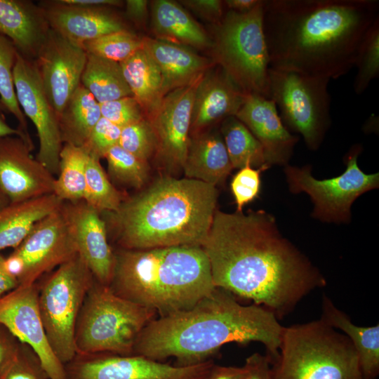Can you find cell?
<instances>
[{"instance_id": "cell-1", "label": "cell", "mask_w": 379, "mask_h": 379, "mask_svg": "<svg viewBox=\"0 0 379 379\" xmlns=\"http://www.w3.org/2000/svg\"><path fill=\"white\" fill-rule=\"evenodd\" d=\"M201 248L215 287L272 311L278 319L326 285L319 270L262 210L247 214L216 210Z\"/></svg>"}, {"instance_id": "cell-2", "label": "cell", "mask_w": 379, "mask_h": 379, "mask_svg": "<svg viewBox=\"0 0 379 379\" xmlns=\"http://www.w3.org/2000/svg\"><path fill=\"white\" fill-rule=\"evenodd\" d=\"M379 18L378 0H267L262 27L270 67L336 79L354 67Z\"/></svg>"}, {"instance_id": "cell-3", "label": "cell", "mask_w": 379, "mask_h": 379, "mask_svg": "<svg viewBox=\"0 0 379 379\" xmlns=\"http://www.w3.org/2000/svg\"><path fill=\"white\" fill-rule=\"evenodd\" d=\"M284 326L270 310L244 305L229 291L215 287L191 308L157 317L140 334L133 354L177 366L208 360L224 345L258 342L266 347L270 363L279 356Z\"/></svg>"}, {"instance_id": "cell-4", "label": "cell", "mask_w": 379, "mask_h": 379, "mask_svg": "<svg viewBox=\"0 0 379 379\" xmlns=\"http://www.w3.org/2000/svg\"><path fill=\"white\" fill-rule=\"evenodd\" d=\"M217 187L187 178L160 177L117 211L105 212L119 248L197 246L206 238L216 209Z\"/></svg>"}, {"instance_id": "cell-5", "label": "cell", "mask_w": 379, "mask_h": 379, "mask_svg": "<svg viewBox=\"0 0 379 379\" xmlns=\"http://www.w3.org/2000/svg\"><path fill=\"white\" fill-rule=\"evenodd\" d=\"M114 255L109 288L158 317L188 310L215 288L201 246L119 248Z\"/></svg>"}, {"instance_id": "cell-6", "label": "cell", "mask_w": 379, "mask_h": 379, "mask_svg": "<svg viewBox=\"0 0 379 379\" xmlns=\"http://www.w3.org/2000/svg\"><path fill=\"white\" fill-rule=\"evenodd\" d=\"M271 379H362L348 338L322 319L284 328Z\"/></svg>"}, {"instance_id": "cell-7", "label": "cell", "mask_w": 379, "mask_h": 379, "mask_svg": "<svg viewBox=\"0 0 379 379\" xmlns=\"http://www.w3.org/2000/svg\"><path fill=\"white\" fill-rule=\"evenodd\" d=\"M157 317L154 310L117 295L95 280L76 323L77 354L132 355L140 334Z\"/></svg>"}, {"instance_id": "cell-8", "label": "cell", "mask_w": 379, "mask_h": 379, "mask_svg": "<svg viewBox=\"0 0 379 379\" xmlns=\"http://www.w3.org/2000/svg\"><path fill=\"white\" fill-rule=\"evenodd\" d=\"M263 0L247 13L228 10L215 28L213 59L245 93L269 98L270 62L262 27Z\"/></svg>"}, {"instance_id": "cell-9", "label": "cell", "mask_w": 379, "mask_h": 379, "mask_svg": "<svg viewBox=\"0 0 379 379\" xmlns=\"http://www.w3.org/2000/svg\"><path fill=\"white\" fill-rule=\"evenodd\" d=\"M95 280L77 253L44 275L39 284H36L39 309L45 332L52 350L63 365L77 355L76 323Z\"/></svg>"}, {"instance_id": "cell-10", "label": "cell", "mask_w": 379, "mask_h": 379, "mask_svg": "<svg viewBox=\"0 0 379 379\" xmlns=\"http://www.w3.org/2000/svg\"><path fill=\"white\" fill-rule=\"evenodd\" d=\"M330 80L270 67L269 98L284 124L300 134L307 147L320 146L331 124Z\"/></svg>"}, {"instance_id": "cell-11", "label": "cell", "mask_w": 379, "mask_h": 379, "mask_svg": "<svg viewBox=\"0 0 379 379\" xmlns=\"http://www.w3.org/2000/svg\"><path fill=\"white\" fill-rule=\"evenodd\" d=\"M361 149L360 145H353L346 155L345 171L329 179L314 178L310 166H285L290 191L310 196L314 204V218L327 222H349L354 201L362 194L378 187L379 173L366 174L357 164Z\"/></svg>"}, {"instance_id": "cell-12", "label": "cell", "mask_w": 379, "mask_h": 379, "mask_svg": "<svg viewBox=\"0 0 379 379\" xmlns=\"http://www.w3.org/2000/svg\"><path fill=\"white\" fill-rule=\"evenodd\" d=\"M77 253L62 206L34 225L22 243L5 258V263L19 285H31Z\"/></svg>"}, {"instance_id": "cell-13", "label": "cell", "mask_w": 379, "mask_h": 379, "mask_svg": "<svg viewBox=\"0 0 379 379\" xmlns=\"http://www.w3.org/2000/svg\"><path fill=\"white\" fill-rule=\"evenodd\" d=\"M212 359L191 366L171 365L132 354H77L65 365L66 379H205Z\"/></svg>"}, {"instance_id": "cell-14", "label": "cell", "mask_w": 379, "mask_h": 379, "mask_svg": "<svg viewBox=\"0 0 379 379\" xmlns=\"http://www.w3.org/2000/svg\"><path fill=\"white\" fill-rule=\"evenodd\" d=\"M13 74L18 104L36 130L39 147L36 158L57 175L63 146L58 114L44 93L33 61L18 53Z\"/></svg>"}, {"instance_id": "cell-15", "label": "cell", "mask_w": 379, "mask_h": 379, "mask_svg": "<svg viewBox=\"0 0 379 379\" xmlns=\"http://www.w3.org/2000/svg\"><path fill=\"white\" fill-rule=\"evenodd\" d=\"M0 324L34 351L50 379H66L65 366L52 350L41 321L36 283L19 285L0 298Z\"/></svg>"}, {"instance_id": "cell-16", "label": "cell", "mask_w": 379, "mask_h": 379, "mask_svg": "<svg viewBox=\"0 0 379 379\" xmlns=\"http://www.w3.org/2000/svg\"><path fill=\"white\" fill-rule=\"evenodd\" d=\"M87 54L82 46L51 29L33 61L44 93L58 117L81 85Z\"/></svg>"}, {"instance_id": "cell-17", "label": "cell", "mask_w": 379, "mask_h": 379, "mask_svg": "<svg viewBox=\"0 0 379 379\" xmlns=\"http://www.w3.org/2000/svg\"><path fill=\"white\" fill-rule=\"evenodd\" d=\"M201 78L168 93L159 108L147 118L157 138L155 155L169 169L183 168L190 138L194 95Z\"/></svg>"}, {"instance_id": "cell-18", "label": "cell", "mask_w": 379, "mask_h": 379, "mask_svg": "<svg viewBox=\"0 0 379 379\" xmlns=\"http://www.w3.org/2000/svg\"><path fill=\"white\" fill-rule=\"evenodd\" d=\"M22 138H0V189L10 202L53 194L55 176L32 154Z\"/></svg>"}, {"instance_id": "cell-19", "label": "cell", "mask_w": 379, "mask_h": 379, "mask_svg": "<svg viewBox=\"0 0 379 379\" xmlns=\"http://www.w3.org/2000/svg\"><path fill=\"white\" fill-rule=\"evenodd\" d=\"M62 209L78 254L95 281L109 286L113 275L115 255L108 241L106 223L101 214L84 200L64 201Z\"/></svg>"}, {"instance_id": "cell-20", "label": "cell", "mask_w": 379, "mask_h": 379, "mask_svg": "<svg viewBox=\"0 0 379 379\" xmlns=\"http://www.w3.org/2000/svg\"><path fill=\"white\" fill-rule=\"evenodd\" d=\"M235 117L261 144L269 167L287 165L298 137L288 131L272 100L256 93H246Z\"/></svg>"}, {"instance_id": "cell-21", "label": "cell", "mask_w": 379, "mask_h": 379, "mask_svg": "<svg viewBox=\"0 0 379 379\" xmlns=\"http://www.w3.org/2000/svg\"><path fill=\"white\" fill-rule=\"evenodd\" d=\"M39 4L45 11L50 28L81 46L86 41L127 29L120 17L109 7L70 6L58 0Z\"/></svg>"}, {"instance_id": "cell-22", "label": "cell", "mask_w": 379, "mask_h": 379, "mask_svg": "<svg viewBox=\"0 0 379 379\" xmlns=\"http://www.w3.org/2000/svg\"><path fill=\"white\" fill-rule=\"evenodd\" d=\"M246 94L220 67L206 72L194 92L191 127L201 130L229 117H235Z\"/></svg>"}, {"instance_id": "cell-23", "label": "cell", "mask_w": 379, "mask_h": 379, "mask_svg": "<svg viewBox=\"0 0 379 379\" xmlns=\"http://www.w3.org/2000/svg\"><path fill=\"white\" fill-rule=\"evenodd\" d=\"M50 30L44 8L29 0H0V34L34 61Z\"/></svg>"}, {"instance_id": "cell-24", "label": "cell", "mask_w": 379, "mask_h": 379, "mask_svg": "<svg viewBox=\"0 0 379 379\" xmlns=\"http://www.w3.org/2000/svg\"><path fill=\"white\" fill-rule=\"evenodd\" d=\"M142 48L158 67L166 94L201 78L212 62L184 46L142 37Z\"/></svg>"}, {"instance_id": "cell-25", "label": "cell", "mask_w": 379, "mask_h": 379, "mask_svg": "<svg viewBox=\"0 0 379 379\" xmlns=\"http://www.w3.org/2000/svg\"><path fill=\"white\" fill-rule=\"evenodd\" d=\"M233 169L222 135L208 132L190 138L182 168L185 178L217 186Z\"/></svg>"}, {"instance_id": "cell-26", "label": "cell", "mask_w": 379, "mask_h": 379, "mask_svg": "<svg viewBox=\"0 0 379 379\" xmlns=\"http://www.w3.org/2000/svg\"><path fill=\"white\" fill-rule=\"evenodd\" d=\"M63 202L53 193L0 208V252L18 246L38 222L60 209Z\"/></svg>"}, {"instance_id": "cell-27", "label": "cell", "mask_w": 379, "mask_h": 379, "mask_svg": "<svg viewBox=\"0 0 379 379\" xmlns=\"http://www.w3.org/2000/svg\"><path fill=\"white\" fill-rule=\"evenodd\" d=\"M322 319L340 330L353 345L359 359L362 379H375L379 373V325L359 326L339 310L327 295L322 298Z\"/></svg>"}, {"instance_id": "cell-28", "label": "cell", "mask_w": 379, "mask_h": 379, "mask_svg": "<svg viewBox=\"0 0 379 379\" xmlns=\"http://www.w3.org/2000/svg\"><path fill=\"white\" fill-rule=\"evenodd\" d=\"M152 26L158 39L198 48L211 47L212 41L194 18L178 3L154 1Z\"/></svg>"}, {"instance_id": "cell-29", "label": "cell", "mask_w": 379, "mask_h": 379, "mask_svg": "<svg viewBox=\"0 0 379 379\" xmlns=\"http://www.w3.org/2000/svg\"><path fill=\"white\" fill-rule=\"evenodd\" d=\"M120 65L133 97L149 118L167 95L158 67L142 48Z\"/></svg>"}, {"instance_id": "cell-30", "label": "cell", "mask_w": 379, "mask_h": 379, "mask_svg": "<svg viewBox=\"0 0 379 379\" xmlns=\"http://www.w3.org/2000/svg\"><path fill=\"white\" fill-rule=\"evenodd\" d=\"M101 117L100 103L81 84L58 117L63 144L83 147Z\"/></svg>"}, {"instance_id": "cell-31", "label": "cell", "mask_w": 379, "mask_h": 379, "mask_svg": "<svg viewBox=\"0 0 379 379\" xmlns=\"http://www.w3.org/2000/svg\"><path fill=\"white\" fill-rule=\"evenodd\" d=\"M87 54L81 84L100 104L133 96L124 79L120 63Z\"/></svg>"}, {"instance_id": "cell-32", "label": "cell", "mask_w": 379, "mask_h": 379, "mask_svg": "<svg viewBox=\"0 0 379 379\" xmlns=\"http://www.w3.org/2000/svg\"><path fill=\"white\" fill-rule=\"evenodd\" d=\"M221 133L233 168L268 166L261 144L236 117L223 120Z\"/></svg>"}, {"instance_id": "cell-33", "label": "cell", "mask_w": 379, "mask_h": 379, "mask_svg": "<svg viewBox=\"0 0 379 379\" xmlns=\"http://www.w3.org/2000/svg\"><path fill=\"white\" fill-rule=\"evenodd\" d=\"M88 154L84 147L63 144L53 194L62 201L83 200Z\"/></svg>"}, {"instance_id": "cell-34", "label": "cell", "mask_w": 379, "mask_h": 379, "mask_svg": "<svg viewBox=\"0 0 379 379\" xmlns=\"http://www.w3.org/2000/svg\"><path fill=\"white\" fill-rule=\"evenodd\" d=\"M124 195L111 183L100 159L88 154L83 200L100 213L118 210Z\"/></svg>"}, {"instance_id": "cell-35", "label": "cell", "mask_w": 379, "mask_h": 379, "mask_svg": "<svg viewBox=\"0 0 379 379\" xmlns=\"http://www.w3.org/2000/svg\"><path fill=\"white\" fill-rule=\"evenodd\" d=\"M18 53L11 41L0 34V100L8 113L16 119L18 128L27 137L32 138L27 128V118L17 100L13 82V72Z\"/></svg>"}, {"instance_id": "cell-36", "label": "cell", "mask_w": 379, "mask_h": 379, "mask_svg": "<svg viewBox=\"0 0 379 379\" xmlns=\"http://www.w3.org/2000/svg\"><path fill=\"white\" fill-rule=\"evenodd\" d=\"M107 162L109 176L122 185L141 188L149 175L147 161L127 152L119 145L111 147L104 155Z\"/></svg>"}, {"instance_id": "cell-37", "label": "cell", "mask_w": 379, "mask_h": 379, "mask_svg": "<svg viewBox=\"0 0 379 379\" xmlns=\"http://www.w3.org/2000/svg\"><path fill=\"white\" fill-rule=\"evenodd\" d=\"M81 46L86 53L120 63L142 48V37L124 29L86 41Z\"/></svg>"}, {"instance_id": "cell-38", "label": "cell", "mask_w": 379, "mask_h": 379, "mask_svg": "<svg viewBox=\"0 0 379 379\" xmlns=\"http://www.w3.org/2000/svg\"><path fill=\"white\" fill-rule=\"evenodd\" d=\"M357 74L353 88L361 95L379 74V18L375 20L363 40L356 59Z\"/></svg>"}, {"instance_id": "cell-39", "label": "cell", "mask_w": 379, "mask_h": 379, "mask_svg": "<svg viewBox=\"0 0 379 379\" xmlns=\"http://www.w3.org/2000/svg\"><path fill=\"white\" fill-rule=\"evenodd\" d=\"M118 145L138 159L147 161L157 151V138L149 120L145 117L121 130Z\"/></svg>"}, {"instance_id": "cell-40", "label": "cell", "mask_w": 379, "mask_h": 379, "mask_svg": "<svg viewBox=\"0 0 379 379\" xmlns=\"http://www.w3.org/2000/svg\"><path fill=\"white\" fill-rule=\"evenodd\" d=\"M0 379H50L34 351L20 343L0 373Z\"/></svg>"}, {"instance_id": "cell-41", "label": "cell", "mask_w": 379, "mask_h": 379, "mask_svg": "<svg viewBox=\"0 0 379 379\" xmlns=\"http://www.w3.org/2000/svg\"><path fill=\"white\" fill-rule=\"evenodd\" d=\"M269 168L264 166L253 168L246 166L234 175L230 188L237 204V211L241 212L243 207L258 197L260 190V173Z\"/></svg>"}, {"instance_id": "cell-42", "label": "cell", "mask_w": 379, "mask_h": 379, "mask_svg": "<svg viewBox=\"0 0 379 379\" xmlns=\"http://www.w3.org/2000/svg\"><path fill=\"white\" fill-rule=\"evenodd\" d=\"M100 105L102 117L121 128L146 117L142 107L133 96L100 103Z\"/></svg>"}, {"instance_id": "cell-43", "label": "cell", "mask_w": 379, "mask_h": 379, "mask_svg": "<svg viewBox=\"0 0 379 379\" xmlns=\"http://www.w3.org/2000/svg\"><path fill=\"white\" fill-rule=\"evenodd\" d=\"M121 128L101 117L83 146L88 154L100 159L113 146L118 145Z\"/></svg>"}, {"instance_id": "cell-44", "label": "cell", "mask_w": 379, "mask_h": 379, "mask_svg": "<svg viewBox=\"0 0 379 379\" xmlns=\"http://www.w3.org/2000/svg\"><path fill=\"white\" fill-rule=\"evenodd\" d=\"M181 2L201 16L216 23L225 13L224 1L220 0H186Z\"/></svg>"}, {"instance_id": "cell-45", "label": "cell", "mask_w": 379, "mask_h": 379, "mask_svg": "<svg viewBox=\"0 0 379 379\" xmlns=\"http://www.w3.org/2000/svg\"><path fill=\"white\" fill-rule=\"evenodd\" d=\"M244 366L247 368L245 379H271V363L267 355L255 352L246 359Z\"/></svg>"}, {"instance_id": "cell-46", "label": "cell", "mask_w": 379, "mask_h": 379, "mask_svg": "<svg viewBox=\"0 0 379 379\" xmlns=\"http://www.w3.org/2000/svg\"><path fill=\"white\" fill-rule=\"evenodd\" d=\"M20 341L0 324V373L15 353Z\"/></svg>"}, {"instance_id": "cell-47", "label": "cell", "mask_w": 379, "mask_h": 379, "mask_svg": "<svg viewBox=\"0 0 379 379\" xmlns=\"http://www.w3.org/2000/svg\"><path fill=\"white\" fill-rule=\"evenodd\" d=\"M247 368L241 367L225 366L214 364L205 379H245Z\"/></svg>"}, {"instance_id": "cell-48", "label": "cell", "mask_w": 379, "mask_h": 379, "mask_svg": "<svg viewBox=\"0 0 379 379\" xmlns=\"http://www.w3.org/2000/svg\"><path fill=\"white\" fill-rule=\"evenodd\" d=\"M126 14L136 24H141L147 15L148 1L146 0H127L126 1Z\"/></svg>"}, {"instance_id": "cell-49", "label": "cell", "mask_w": 379, "mask_h": 379, "mask_svg": "<svg viewBox=\"0 0 379 379\" xmlns=\"http://www.w3.org/2000/svg\"><path fill=\"white\" fill-rule=\"evenodd\" d=\"M18 286L17 279L6 267L5 257L0 253V298Z\"/></svg>"}, {"instance_id": "cell-50", "label": "cell", "mask_w": 379, "mask_h": 379, "mask_svg": "<svg viewBox=\"0 0 379 379\" xmlns=\"http://www.w3.org/2000/svg\"><path fill=\"white\" fill-rule=\"evenodd\" d=\"M60 3L85 7H116L122 4L119 0H58Z\"/></svg>"}, {"instance_id": "cell-51", "label": "cell", "mask_w": 379, "mask_h": 379, "mask_svg": "<svg viewBox=\"0 0 379 379\" xmlns=\"http://www.w3.org/2000/svg\"><path fill=\"white\" fill-rule=\"evenodd\" d=\"M260 0H226L225 5L228 10L237 13H247L255 8Z\"/></svg>"}, {"instance_id": "cell-52", "label": "cell", "mask_w": 379, "mask_h": 379, "mask_svg": "<svg viewBox=\"0 0 379 379\" xmlns=\"http://www.w3.org/2000/svg\"><path fill=\"white\" fill-rule=\"evenodd\" d=\"M7 135H17L22 138L28 145L34 147L32 138L27 137L19 128L11 127L7 124L4 114H0V138Z\"/></svg>"}, {"instance_id": "cell-53", "label": "cell", "mask_w": 379, "mask_h": 379, "mask_svg": "<svg viewBox=\"0 0 379 379\" xmlns=\"http://www.w3.org/2000/svg\"><path fill=\"white\" fill-rule=\"evenodd\" d=\"M9 203L10 201L6 197V195L3 193V192L0 189V208L4 207Z\"/></svg>"}, {"instance_id": "cell-54", "label": "cell", "mask_w": 379, "mask_h": 379, "mask_svg": "<svg viewBox=\"0 0 379 379\" xmlns=\"http://www.w3.org/2000/svg\"><path fill=\"white\" fill-rule=\"evenodd\" d=\"M8 113L6 107L0 100V114Z\"/></svg>"}]
</instances>
